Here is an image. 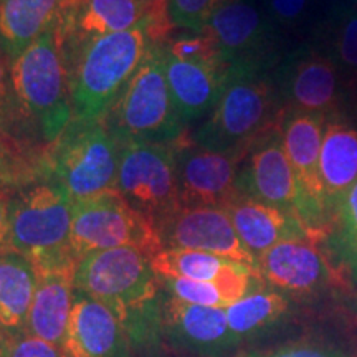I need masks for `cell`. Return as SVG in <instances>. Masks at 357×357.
I'll return each mask as SVG.
<instances>
[{"instance_id": "obj_16", "label": "cell", "mask_w": 357, "mask_h": 357, "mask_svg": "<svg viewBox=\"0 0 357 357\" xmlns=\"http://www.w3.org/2000/svg\"><path fill=\"white\" fill-rule=\"evenodd\" d=\"M147 8L141 0H70L56 26L63 56L91 40L144 25Z\"/></svg>"}, {"instance_id": "obj_23", "label": "cell", "mask_w": 357, "mask_h": 357, "mask_svg": "<svg viewBox=\"0 0 357 357\" xmlns=\"http://www.w3.org/2000/svg\"><path fill=\"white\" fill-rule=\"evenodd\" d=\"M73 275H43L38 276L25 333L61 347L68 329L70 314L75 300Z\"/></svg>"}, {"instance_id": "obj_39", "label": "cell", "mask_w": 357, "mask_h": 357, "mask_svg": "<svg viewBox=\"0 0 357 357\" xmlns=\"http://www.w3.org/2000/svg\"><path fill=\"white\" fill-rule=\"evenodd\" d=\"M352 108V111L357 114V78H354L349 84V102H347V108Z\"/></svg>"}, {"instance_id": "obj_13", "label": "cell", "mask_w": 357, "mask_h": 357, "mask_svg": "<svg viewBox=\"0 0 357 357\" xmlns=\"http://www.w3.org/2000/svg\"><path fill=\"white\" fill-rule=\"evenodd\" d=\"M257 273L276 291L293 298H314L341 284V273L312 240L275 245L257 258Z\"/></svg>"}, {"instance_id": "obj_24", "label": "cell", "mask_w": 357, "mask_h": 357, "mask_svg": "<svg viewBox=\"0 0 357 357\" xmlns=\"http://www.w3.org/2000/svg\"><path fill=\"white\" fill-rule=\"evenodd\" d=\"M38 287V273L24 255H0V331L7 336L25 333L30 306Z\"/></svg>"}, {"instance_id": "obj_33", "label": "cell", "mask_w": 357, "mask_h": 357, "mask_svg": "<svg viewBox=\"0 0 357 357\" xmlns=\"http://www.w3.org/2000/svg\"><path fill=\"white\" fill-rule=\"evenodd\" d=\"M223 0H167V13L172 29L202 32L208 17Z\"/></svg>"}, {"instance_id": "obj_28", "label": "cell", "mask_w": 357, "mask_h": 357, "mask_svg": "<svg viewBox=\"0 0 357 357\" xmlns=\"http://www.w3.org/2000/svg\"><path fill=\"white\" fill-rule=\"evenodd\" d=\"M337 0H261V8L278 32L312 33Z\"/></svg>"}, {"instance_id": "obj_2", "label": "cell", "mask_w": 357, "mask_h": 357, "mask_svg": "<svg viewBox=\"0 0 357 357\" xmlns=\"http://www.w3.org/2000/svg\"><path fill=\"white\" fill-rule=\"evenodd\" d=\"M273 71L229 66L211 118L195 134V142L217 153H247L283 116Z\"/></svg>"}, {"instance_id": "obj_3", "label": "cell", "mask_w": 357, "mask_h": 357, "mask_svg": "<svg viewBox=\"0 0 357 357\" xmlns=\"http://www.w3.org/2000/svg\"><path fill=\"white\" fill-rule=\"evenodd\" d=\"M149 45L141 25L91 40L63 56L73 111L71 119L98 121L105 118L141 66Z\"/></svg>"}, {"instance_id": "obj_41", "label": "cell", "mask_w": 357, "mask_h": 357, "mask_svg": "<svg viewBox=\"0 0 357 357\" xmlns=\"http://www.w3.org/2000/svg\"><path fill=\"white\" fill-rule=\"evenodd\" d=\"M346 2H351V3H357V0H346Z\"/></svg>"}, {"instance_id": "obj_35", "label": "cell", "mask_w": 357, "mask_h": 357, "mask_svg": "<svg viewBox=\"0 0 357 357\" xmlns=\"http://www.w3.org/2000/svg\"><path fill=\"white\" fill-rule=\"evenodd\" d=\"M248 357H344L331 347L316 344H289L266 352H257Z\"/></svg>"}, {"instance_id": "obj_18", "label": "cell", "mask_w": 357, "mask_h": 357, "mask_svg": "<svg viewBox=\"0 0 357 357\" xmlns=\"http://www.w3.org/2000/svg\"><path fill=\"white\" fill-rule=\"evenodd\" d=\"M61 352L63 357H129V336L109 307L75 289Z\"/></svg>"}, {"instance_id": "obj_36", "label": "cell", "mask_w": 357, "mask_h": 357, "mask_svg": "<svg viewBox=\"0 0 357 357\" xmlns=\"http://www.w3.org/2000/svg\"><path fill=\"white\" fill-rule=\"evenodd\" d=\"M12 190H0V255L8 252V236H10V212H12Z\"/></svg>"}, {"instance_id": "obj_12", "label": "cell", "mask_w": 357, "mask_h": 357, "mask_svg": "<svg viewBox=\"0 0 357 357\" xmlns=\"http://www.w3.org/2000/svg\"><path fill=\"white\" fill-rule=\"evenodd\" d=\"M184 207H220L242 195L238 171L247 153H217L199 146L187 131L172 142Z\"/></svg>"}, {"instance_id": "obj_29", "label": "cell", "mask_w": 357, "mask_h": 357, "mask_svg": "<svg viewBox=\"0 0 357 357\" xmlns=\"http://www.w3.org/2000/svg\"><path fill=\"white\" fill-rule=\"evenodd\" d=\"M328 236L342 268L357 276V181L337 205Z\"/></svg>"}, {"instance_id": "obj_15", "label": "cell", "mask_w": 357, "mask_h": 357, "mask_svg": "<svg viewBox=\"0 0 357 357\" xmlns=\"http://www.w3.org/2000/svg\"><path fill=\"white\" fill-rule=\"evenodd\" d=\"M158 231L162 250H197L257 271V258L245 248L225 208L181 207L160 223Z\"/></svg>"}, {"instance_id": "obj_30", "label": "cell", "mask_w": 357, "mask_h": 357, "mask_svg": "<svg viewBox=\"0 0 357 357\" xmlns=\"http://www.w3.org/2000/svg\"><path fill=\"white\" fill-rule=\"evenodd\" d=\"M38 171L40 164H30L19 146L0 131V190L13 192L26 185Z\"/></svg>"}, {"instance_id": "obj_1", "label": "cell", "mask_w": 357, "mask_h": 357, "mask_svg": "<svg viewBox=\"0 0 357 357\" xmlns=\"http://www.w3.org/2000/svg\"><path fill=\"white\" fill-rule=\"evenodd\" d=\"M75 289L100 301L121 321L128 336L160 326V289L151 257L132 247L88 253L78 263Z\"/></svg>"}, {"instance_id": "obj_10", "label": "cell", "mask_w": 357, "mask_h": 357, "mask_svg": "<svg viewBox=\"0 0 357 357\" xmlns=\"http://www.w3.org/2000/svg\"><path fill=\"white\" fill-rule=\"evenodd\" d=\"M284 109L334 118L346 114L349 82L314 42H305L280 60L273 70Z\"/></svg>"}, {"instance_id": "obj_11", "label": "cell", "mask_w": 357, "mask_h": 357, "mask_svg": "<svg viewBox=\"0 0 357 357\" xmlns=\"http://www.w3.org/2000/svg\"><path fill=\"white\" fill-rule=\"evenodd\" d=\"M227 66L273 71L280 63V32L257 0H223L205 24Z\"/></svg>"}, {"instance_id": "obj_14", "label": "cell", "mask_w": 357, "mask_h": 357, "mask_svg": "<svg viewBox=\"0 0 357 357\" xmlns=\"http://www.w3.org/2000/svg\"><path fill=\"white\" fill-rule=\"evenodd\" d=\"M236 182L243 195L287 211L301 220V190L284 151L280 124L248 147Z\"/></svg>"}, {"instance_id": "obj_4", "label": "cell", "mask_w": 357, "mask_h": 357, "mask_svg": "<svg viewBox=\"0 0 357 357\" xmlns=\"http://www.w3.org/2000/svg\"><path fill=\"white\" fill-rule=\"evenodd\" d=\"M73 200L55 184H38L13 195L8 252L32 261L38 276L77 273L71 245Z\"/></svg>"}, {"instance_id": "obj_26", "label": "cell", "mask_w": 357, "mask_h": 357, "mask_svg": "<svg viewBox=\"0 0 357 357\" xmlns=\"http://www.w3.org/2000/svg\"><path fill=\"white\" fill-rule=\"evenodd\" d=\"M260 281L242 300L225 307L231 333L240 339V342L245 337L255 336L271 328L289 310L288 296L273 288L261 287Z\"/></svg>"}, {"instance_id": "obj_37", "label": "cell", "mask_w": 357, "mask_h": 357, "mask_svg": "<svg viewBox=\"0 0 357 357\" xmlns=\"http://www.w3.org/2000/svg\"><path fill=\"white\" fill-rule=\"evenodd\" d=\"M8 73H7V58L0 53V116L7 108L8 102Z\"/></svg>"}, {"instance_id": "obj_25", "label": "cell", "mask_w": 357, "mask_h": 357, "mask_svg": "<svg viewBox=\"0 0 357 357\" xmlns=\"http://www.w3.org/2000/svg\"><path fill=\"white\" fill-rule=\"evenodd\" d=\"M311 42L331 58L351 84L357 78V3L337 0Z\"/></svg>"}, {"instance_id": "obj_5", "label": "cell", "mask_w": 357, "mask_h": 357, "mask_svg": "<svg viewBox=\"0 0 357 357\" xmlns=\"http://www.w3.org/2000/svg\"><path fill=\"white\" fill-rule=\"evenodd\" d=\"M102 119L121 146L128 142L172 144L187 131L167 83L164 45H149L141 66Z\"/></svg>"}, {"instance_id": "obj_21", "label": "cell", "mask_w": 357, "mask_h": 357, "mask_svg": "<svg viewBox=\"0 0 357 357\" xmlns=\"http://www.w3.org/2000/svg\"><path fill=\"white\" fill-rule=\"evenodd\" d=\"M319 174L326 205L334 222L337 205L357 181V124L351 116L337 114L326 123Z\"/></svg>"}, {"instance_id": "obj_7", "label": "cell", "mask_w": 357, "mask_h": 357, "mask_svg": "<svg viewBox=\"0 0 357 357\" xmlns=\"http://www.w3.org/2000/svg\"><path fill=\"white\" fill-rule=\"evenodd\" d=\"M10 83L22 111L37 123L45 139L55 141L73 118L68 71L56 29L12 61Z\"/></svg>"}, {"instance_id": "obj_17", "label": "cell", "mask_w": 357, "mask_h": 357, "mask_svg": "<svg viewBox=\"0 0 357 357\" xmlns=\"http://www.w3.org/2000/svg\"><path fill=\"white\" fill-rule=\"evenodd\" d=\"M160 329L172 344L205 357H218L240 342L231 333L225 307H208L167 298L160 305Z\"/></svg>"}, {"instance_id": "obj_22", "label": "cell", "mask_w": 357, "mask_h": 357, "mask_svg": "<svg viewBox=\"0 0 357 357\" xmlns=\"http://www.w3.org/2000/svg\"><path fill=\"white\" fill-rule=\"evenodd\" d=\"M70 0H0V53L13 61L60 24Z\"/></svg>"}, {"instance_id": "obj_38", "label": "cell", "mask_w": 357, "mask_h": 357, "mask_svg": "<svg viewBox=\"0 0 357 357\" xmlns=\"http://www.w3.org/2000/svg\"><path fill=\"white\" fill-rule=\"evenodd\" d=\"M149 7L151 13H166L167 12V0H141Z\"/></svg>"}, {"instance_id": "obj_32", "label": "cell", "mask_w": 357, "mask_h": 357, "mask_svg": "<svg viewBox=\"0 0 357 357\" xmlns=\"http://www.w3.org/2000/svg\"><path fill=\"white\" fill-rule=\"evenodd\" d=\"M167 53L177 60L199 61V63H212L223 61L213 40L204 32H194L181 35V37H169L162 43Z\"/></svg>"}, {"instance_id": "obj_9", "label": "cell", "mask_w": 357, "mask_h": 357, "mask_svg": "<svg viewBox=\"0 0 357 357\" xmlns=\"http://www.w3.org/2000/svg\"><path fill=\"white\" fill-rule=\"evenodd\" d=\"M114 189L159 229L160 223L184 207L172 144L128 142L121 146Z\"/></svg>"}, {"instance_id": "obj_8", "label": "cell", "mask_w": 357, "mask_h": 357, "mask_svg": "<svg viewBox=\"0 0 357 357\" xmlns=\"http://www.w3.org/2000/svg\"><path fill=\"white\" fill-rule=\"evenodd\" d=\"M71 245L79 260L119 247L137 248L151 258L162 250L158 227L116 189L73 202Z\"/></svg>"}, {"instance_id": "obj_19", "label": "cell", "mask_w": 357, "mask_h": 357, "mask_svg": "<svg viewBox=\"0 0 357 357\" xmlns=\"http://www.w3.org/2000/svg\"><path fill=\"white\" fill-rule=\"evenodd\" d=\"M234 223L236 235L245 248L258 258L266 250L291 240H312L310 230L300 218L273 205L255 200L248 195H238L225 207Z\"/></svg>"}, {"instance_id": "obj_27", "label": "cell", "mask_w": 357, "mask_h": 357, "mask_svg": "<svg viewBox=\"0 0 357 357\" xmlns=\"http://www.w3.org/2000/svg\"><path fill=\"white\" fill-rule=\"evenodd\" d=\"M231 263L234 261L212 253L182 248H164L151 258V265L160 278L195 281H217Z\"/></svg>"}, {"instance_id": "obj_20", "label": "cell", "mask_w": 357, "mask_h": 357, "mask_svg": "<svg viewBox=\"0 0 357 357\" xmlns=\"http://www.w3.org/2000/svg\"><path fill=\"white\" fill-rule=\"evenodd\" d=\"M166 77L182 123H192L213 109L220 96L227 66L223 61L199 63L171 56L164 48Z\"/></svg>"}, {"instance_id": "obj_40", "label": "cell", "mask_w": 357, "mask_h": 357, "mask_svg": "<svg viewBox=\"0 0 357 357\" xmlns=\"http://www.w3.org/2000/svg\"><path fill=\"white\" fill-rule=\"evenodd\" d=\"M8 349V336L3 331H0V357H7Z\"/></svg>"}, {"instance_id": "obj_6", "label": "cell", "mask_w": 357, "mask_h": 357, "mask_svg": "<svg viewBox=\"0 0 357 357\" xmlns=\"http://www.w3.org/2000/svg\"><path fill=\"white\" fill-rule=\"evenodd\" d=\"M121 144L109 132L105 119H71L65 131L50 142L43 154L42 172L52 184L77 200L114 189Z\"/></svg>"}, {"instance_id": "obj_31", "label": "cell", "mask_w": 357, "mask_h": 357, "mask_svg": "<svg viewBox=\"0 0 357 357\" xmlns=\"http://www.w3.org/2000/svg\"><path fill=\"white\" fill-rule=\"evenodd\" d=\"M160 288L166 289L172 298L189 305L227 307L225 296L217 281H195L187 278H160Z\"/></svg>"}, {"instance_id": "obj_34", "label": "cell", "mask_w": 357, "mask_h": 357, "mask_svg": "<svg viewBox=\"0 0 357 357\" xmlns=\"http://www.w3.org/2000/svg\"><path fill=\"white\" fill-rule=\"evenodd\" d=\"M7 357H63L61 347L30 336L26 333L8 336Z\"/></svg>"}]
</instances>
